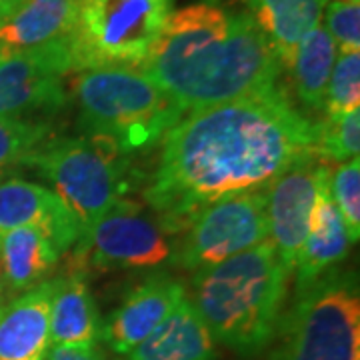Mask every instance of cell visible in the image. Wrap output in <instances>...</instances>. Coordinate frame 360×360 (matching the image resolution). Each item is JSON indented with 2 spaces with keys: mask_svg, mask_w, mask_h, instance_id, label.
I'll return each instance as SVG.
<instances>
[{
  "mask_svg": "<svg viewBox=\"0 0 360 360\" xmlns=\"http://www.w3.org/2000/svg\"><path fill=\"white\" fill-rule=\"evenodd\" d=\"M330 167L316 153L300 158L266 186V222L270 243L290 274L310 229L312 208Z\"/></svg>",
  "mask_w": 360,
  "mask_h": 360,
  "instance_id": "11",
  "label": "cell"
},
{
  "mask_svg": "<svg viewBox=\"0 0 360 360\" xmlns=\"http://www.w3.org/2000/svg\"><path fill=\"white\" fill-rule=\"evenodd\" d=\"M314 141L316 122L296 108L281 84L198 108L165 134L142 194L165 231L180 234L205 206L266 188L314 153Z\"/></svg>",
  "mask_w": 360,
  "mask_h": 360,
  "instance_id": "1",
  "label": "cell"
},
{
  "mask_svg": "<svg viewBox=\"0 0 360 360\" xmlns=\"http://www.w3.org/2000/svg\"><path fill=\"white\" fill-rule=\"evenodd\" d=\"M132 158L110 141L92 134L49 139L22 160L75 212L80 234L130 193L136 172Z\"/></svg>",
  "mask_w": 360,
  "mask_h": 360,
  "instance_id": "6",
  "label": "cell"
},
{
  "mask_svg": "<svg viewBox=\"0 0 360 360\" xmlns=\"http://www.w3.org/2000/svg\"><path fill=\"white\" fill-rule=\"evenodd\" d=\"M72 72L68 40L32 51L0 46V116L28 118L58 112L66 103L65 78Z\"/></svg>",
  "mask_w": 360,
  "mask_h": 360,
  "instance_id": "10",
  "label": "cell"
},
{
  "mask_svg": "<svg viewBox=\"0 0 360 360\" xmlns=\"http://www.w3.org/2000/svg\"><path fill=\"white\" fill-rule=\"evenodd\" d=\"M2 290H4V283H2V270H0V298H2Z\"/></svg>",
  "mask_w": 360,
  "mask_h": 360,
  "instance_id": "29",
  "label": "cell"
},
{
  "mask_svg": "<svg viewBox=\"0 0 360 360\" xmlns=\"http://www.w3.org/2000/svg\"><path fill=\"white\" fill-rule=\"evenodd\" d=\"M217 342L184 298L141 345L118 360H214Z\"/></svg>",
  "mask_w": 360,
  "mask_h": 360,
  "instance_id": "16",
  "label": "cell"
},
{
  "mask_svg": "<svg viewBox=\"0 0 360 360\" xmlns=\"http://www.w3.org/2000/svg\"><path fill=\"white\" fill-rule=\"evenodd\" d=\"M335 60V40L324 26H314L300 40L292 65L286 70L290 75V86L296 101L302 108H309L310 112L321 110Z\"/></svg>",
  "mask_w": 360,
  "mask_h": 360,
  "instance_id": "21",
  "label": "cell"
},
{
  "mask_svg": "<svg viewBox=\"0 0 360 360\" xmlns=\"http://www.w3.org/2000/svg\"><path fill=\"white\" fill-rule=\"evenodd\" d=\"M66 96L77 104L82 134L103 136L124 155L150 150L184 112L139 68H90L75 72Z\"/></svg>",
  "mask_w": 360,
  "mask_h": 360,
  "instance_id": "4",
  "label": "cell"
},
{
  "mask_svg": "<svg viewBox=\"0 0 360 360\" xmlns=\"http://www.w3.org/2000/svg\"><path fill=\"white\" fill-rule=\"evenodd\" d=\"M270 345L269 360H360L356 270L340 264L296 288Z\"/></svg>",
  "mask_w": 360,
  "mask_h": 360,
  "instance_id": "5",
  "label": "cell"
},
{
  "mask_svg": "<svg viewBox=\"0 0 360 360\" xmlns=\"http://www.w3.org/2000/svg\"><path fill=\"white\" fill-rule=\"evenodd\" d=\"M186 298L184 283L170 272H153L134 284L104 319L101 338L124 356Z\"/></svg>",
  "mask_w": 360,
  "mask_h": 360,
  "instance_id": "12",
  "label": "cell"
},
{
  "mask_svg": "<svg viewBox=\"0 0 360 360\" xmlns=\"http://www.w3.org/2000/svg\"><path fill=\"white\" fill-rule=\"evenodd\" d=\"M139 70L184 115L264 92L284 75L250 14L214 2H194L170 13Z\"/></svg>",
  "mask_w": 360,
  "mask_h": 360,
  "instance_id": "2",
  "label": "cell"
},
{
  "mask_svg": "<svg viewBox=\"0 0 360 360\" xmlns=\"http://www.w3.org/2000/svg\"><path fill=\"white\" fill-rule=\"evenodd\" d=\"M26 0H0V18L13 14L18 6H22Z\"/></svg>",
  "mask_w": 360,
  "mask_h": 360,
  "instance_id": "28",
  "label": "cell"
},
{
  "mask_svg": "<svg viewBox=\"0 0 360 360\" xmlns=\"http://www.w3.org/2000/svg\"><path fill=\"white\" fill-rule=\"evenodd\" d=\"M0 179H2V172H0Z\"/></svg>",
  "mask_w": 360,
  "mask_h": 360,
  "instance_id": "30",
  "label": "cell"
},
{
  "mask_svg": "<svg viewBox=\"0 0 360 360\" xmlns=\"http://www.w3.org/2000/svg\"><path fill=\"white\" fill-rule=\"evenodd\" d=\"M63 250L54 243L51 232L40 226H20L0 236V270L2 283L11 295L49 281Z\"/></svg>",
  "mask_w": 360,
  "mask_h": 360,
  "instance_id": "18",
  "label": "cell"
},
{
  "mask_svg": "<svg viewBox=\"0 0 360 360\" xmlns=\"http://www.w3.org/2000/svg\"><path fill=\"white\" fill-rule=\"evenodd\" d=\"M326 30L338 44L340 52L360 51V0H333L326 8Z\"/></svg>",
  "mask_w": 360,
  "mask_h": 360,
  "instance_id": "26",
  "label": "cell"
},
{
  "mask_svg": "<svg viewBox=\"0 0 360 360\" xmlns=\"http://www.w3.org/2000/svg\"><path fill=\"white\" fill-rule=\"evenodd\" d=\"M56 276L0 307V360H44L51 350Z\"/></svg>",
  "mask_w": 360,
  "mask_h": 360,
  "instance_id": "14",
  "label": "cell"
},
{
  "mask_svg": "<svg viewBox=\"0 0 360 360\" xmlns=\"http://www.w3.org/2000/svg\"><path fill=\"white\" fill-rule=\"evenodd\" d=\"M360 104V52H340L335 60L324 96L326 116H340L359 110Z\"/></svg>",
  "mask_w": 360,
  "mask_h": 360,
  "instance_id": "24",
  "label": "cell"
},
{
  "mask_svg": "<svg viewBox=\"0 0 360 360\" xmlns=\"http://www.w3.org/2000/svg\"><path fill=\"white\" fill-rule=\"evenodd\" d=\"M103 321L90 290L89 276L68 270L56 276L51 304L52 347H96Z\"/></svg>",
  "mask_w": 360,
  "mask_h": 360,
  "instance_id": "17",
  "label": "cell"
},
{
  "mask_svg": "<svg viewBox=\"0 0 360 360\" xmlns=\"http://www.w3.org/2000/svg\"><path fill=\"white\" fill-rule=\"evenodd\" d=\"M80 0H26L0 18V46L32 51L68 40Z\"/></svg>",
  "mask_w": 360,
  "mask_h": 360,
  "instance_id": "19",
  "label": "cell"
},
{
  "mask_svg": "<svg viewBox=\"0 0 360 360\" xmlns=\"http://www.w3.org/2000/svg\"><path fill=\"white\" fill-rule=\"evenodd\" d=\"M174 0H80L68 37L72 72L141 68L172 13Z\"/></svg>",
  "mask_w": 360,
  "mask_h": 360,
  "instance_id": "7",
  "label": "cell"
},
{
  "mask_svg": "<svg viewBox=\"0 0 360 360\" xmlns=\"http://www.w3.org/2000/svg\"><path fill=\"white\" fill-rule=\"evenodd\" d=\"M250 18L269 40L284 72L292 65L300 40L321 25L322 0H246Z\"/></svg>",
  "mask_w": 360,
  "mask_h": 360,
  "instance_id": "20",
  "label": "cell"
},
{
  "mask_svg": "<svg viewBox=\"0 0 360 360\" xmlns=\"http://www.w3.org/2000/svg\"><path fill=\"white\" fill-rule=\"evenodd\" d=\"M290 272L270 240L193 272L191 300L214 342L243 359L270 347L286 309Z\"/></svg>",
  "mask_w": 360,
  "mask_h": 360,
  "instance_id": "3",
  "label": "cell"
},
{
  "mask_svg": "<svg viewBox=\"0 0 360 360\" xmlns=\"http://www.w3.org/2000/svg\"><path fill=\"white\" fill-rule=\"evenodd\" d=\"M328 193L345 220L350 243L360 236V162L359 156L328 170Z\"/></svg>",
  "mask_w": 360,
  "mask_h": 360,
  "instance_id": "25",
  "label": "cell"
},
{
  "mask_svg": "<svg viewBox=\"0 0 360 360\" xmlns=\"http://www.w3.org/2000/svg\"><path fill=\"white\" fill-rule=\"evenodd\" d=\"M269 238L266 188L232 194L205 206L172 243L170 264L202 270Z\"/></svg>",
  "mask_w": 360,
  "mask_h": 360,
  "instance_id": "9",
  "label": "cell"
},
{
  "mask_svg": "<svg viewBox=\"0 0 360 360\" xmlns=\"http://www.w3.org/2000/svg\"><path fill=\"white\" fill-rule=\"evenodd\" d=\"M168 236L148 206L124 196L78 236L68 270L89 276L90 272L160 269L172 257Z\"/></svg>",
  "mask_w": 360,
  "mask_h": 360,
  "instance_id": "8",
  "label": "cell"
},
{
  "mask_svg": "<svg viewBox=\"0 0 360 360\" xmlns=\"http://www.w3.org/2000/svg\"><path fill=\"white\" fill-rule=\"evenodd\" d=\"M360 110L340 116H324L316 122L314 153L324 162H347L359 156Z\"/></svg>",
  "mask_w": 360,
  "mask_h": 360,
  "instance_id": "22",
  "label": "cell"
},
{
  "mask_svg": "<svg viewBox=\"0 0 360 360\" xmlns=\"http://www.w3.org/2000/svg\"><path fill=\"white\" fill-rule=\"evenodd\" d=\"M322 2H326V0H322Z\"/></svg>",
  "mask_w": 360,
  "mask_h": 360,
  "instance_id": "31",
  "label": "cell"
},
{
  "mask_svg": "<svg viewBox=\"0 0 360 360\" xmlns=\"http://www.w3.org/2000/svg\"><path fill=\"white\" fill-rule=\"evenodd\" d=\"M49 118L0 116V172L22 162L37 146L51 139Z\"/></svg>",
  "mask_w": 360,
  "mask_h": 360,
  "instance_id": "23",
  "label": "cell"
},
{
  "mask_svg": "<svg viewBox=\"0 0 360 360\" xmlns=\"http://www.w3.org/2000/svg\"><path fill=\"white\" fill-rule=\"evenodd\" d=\"M20 226L49 231L63 255L80 236V222L54 191L20 176L0 179V236Z\"/></svg>",
  "mask_w": 360,
  "mask_h": 360,
  "instance_id": "13",
  "label": "cell"
},
{
  "mask_svg": "<svg viewBox=\"0 0 360 360\" xmlns=\"http://www.w3.org/2000/svg\"><path fill=\"white\" fill-rule=\"evenodd\" d=\"M350 245L345 220L328 193L326 174L312 208L309 236L296 258V288L309 286L324 272L340 266L350 255Z\"/></svg>",
  "mask_w": 360,
  "mask_h": 360,
  "instance_id": "15",
  "label": "cell"
},
{
  "mask_svg": "<svg viewBox=\"0 0 360 360\" xmlns=\"http://www.w3.org/2000/svg\"><path fill=\"white\" fill-rule=\"evenodd\" d=\"M44 360H108L98 347H51Z\"/></svg>",
  "mask_w": 360,
  "mask_h": 360,
  "instance_id": "27",
  "label": "cell"
}]
</instances>
